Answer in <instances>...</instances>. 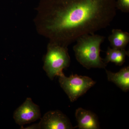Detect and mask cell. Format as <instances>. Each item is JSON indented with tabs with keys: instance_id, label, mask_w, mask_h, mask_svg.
<instances>
[{
	"instance_id": "1",
	"label": "cell",
	"mask_w": 129,
	"mask_h": 129,
	"mask_svg": "<svg viewBox=\"0 0 129 129\" xmlns=\"http://www.w3.org/2000/svg\"><path fill=\"white\" fill-rule=\"evenodd\" d=\"M116 0H41L35 22L50 42L68 47L83 36L107 27L116 16Z\"/></svg>"
},
{
	"instance_id": "2",
	"label": "cell",
	"mask_w": 129,
	"mask_h": 129,
	"mask_svg": "<svg viewBox=\"0 0 129 129\" xmlns=\"http://www.w3.org/2000/svg\"><path fill=\"white\" fill-rule=\"evenodd\" d=\"M105 37L98 35H86L76 40L73 50L76 60L84 68L105 69L107 64L100 56L101 45Z\"/></svg>"
},
{
	"instance_id": "3",
	"label": "cell",
	"mask_w": 129,
	"mask_h": 129,
	"mask_svg": "<svg viewBox=\"0 0 129 129\" xmlns=\"http://www.w3.org/2000/svg\"><path fill=\"white\" fill-rule=\"evenodd\" d=\"M43 69L50 79L53 80L70 64L68 47L50 42L44 58Z\"/></svg>"
},
{
	"instance_id": "4",
	"label": "cell",
	"mask_w": 129,
	"mask_h": 129,
	"mask_svg": "<svg viewBox=\"0 0 129 129\" xmlns=\"http://www.w3.org/2000/svg\"><path fill=\"white\" fill-rule=\"evenodd\" d=\"M58 76L61 87L72 102L84 94L96 84L95 81L87 76L75 74L67 77L62 73Z\"/></svg>"
},
{
	"instance_id": "5",
	"label": "cell",
	"mask_w": 129,
	"mask_h": 129,
	"mask_svg": "<svg viewBox=\"0 0 129 129\" xmlns=\"http://www.w3.org/2000/svg\"><path fill=\"white\" fill-rule=\"evenodd\" d=\"M41 117L39 107L35 104L30 98L26 99L25 102L16 109L13 114L15 122L21 126L36 121Z\"/></svg>"
},
{
	"instance_id": "6",
	"label": "cell",
	"mask_w": 129,
	"mask_h": 129,
	"mask_svg": "<svg viewBox=\"0 0 129 129\" xmlns=\"http://www.w3.org/2000/svg\"><path fill=\"white\" fill-rule=\"evenodd\" d=\"M41 129H73L75 128L67 115L58 110L48 111L39 122Z\"/></svg>"
},
{
	"instance_id": "7",
	"label": "cell",
	"mask_w": 129,
	"mask_h": 129,
	"mask_svg": "<svg viewBox=\"0 0 129 129\" xmlns=\"http://www.w3.org/2000/svg\"><path fill=\"white\" fill-rule=\"evenodd\" d=\"M75 116L78 125L75 128L79 129H100L98 117L91 111L79 108L75 111Z\"/></svg>"
},
{
	"instance_id": "8",
	"label": "cell",
	"mask_w": 129,
	"mask_h": 129,
	"mask_svg": "<svg viewBox=\"0 0 129 129\" xmlns=\"http://www.w3.org/2000/svg\"><path fill=\"white\" fill-rule=\"evenodd\" d=\"M108 80L115 84L124 92L129 90V67L122 69L119 72L114 73L106 70Z\"/></svg>"
},
{
	"instance_id": "9",
	"label": "cell",
	"mask_w": 129,
	"mask_h": 129,
	"mask_svg": "<svg viewBox=\"0 0 129 129\" xmlns=\"http://www.w3.org/2000/svg\"><path fill=\"white\" fill-rule=\"evenodd\" d=\"M108 39L112 48L125 49L129 42V34L120 29H114Z\"/></svg>"
},
{
	"instance_id": "10",
	"label": "cell",
	"mask_w": 129,
	"mask_h": 129,
	"mask_svg": "<svg viewBox=\"0 0 129 129\" xmlns=\"http://www.w3.org/2000/svg\"><path fill=\"white\" fill-rule=\"evenodd\" d=\"M106 56L103 61L106 64L109 62L114 63L116 65L121 66L125 62L126 56H129V51L125 49H120L108 47L106 52Z\"/></svg>"
},
{
	"instance_id": "11",
	"label": "cell",
	"mask_w": 129,
	"mask_h": 129,
	"mask_svg": "<svg viewBox=\"0 0 129 129\" xmlns=\"http://www.w3.org/2000/svg\"><path fill=\"white\" fill-rule=\"evenodd\" d=\"M115 5L117 9L121 12L126 13L129 12V0H116Z\"/></svg>"
},
{
	"instance_id": "12",
	"label": "cell",
	"mask_w": 129,
	"mask_h": 129,
	"mask_svg": "<svg viewBox=\"0 0 129 129\" xmlns=\"http://www.w3.org/2000/svg\"><path fill=\"white\" fill-rule=\"evenodd\" d=\"M23 129H41V127L39 123L35 124L32 125L25 127V128H24Z\"/></svg>"
}]
</instances>
